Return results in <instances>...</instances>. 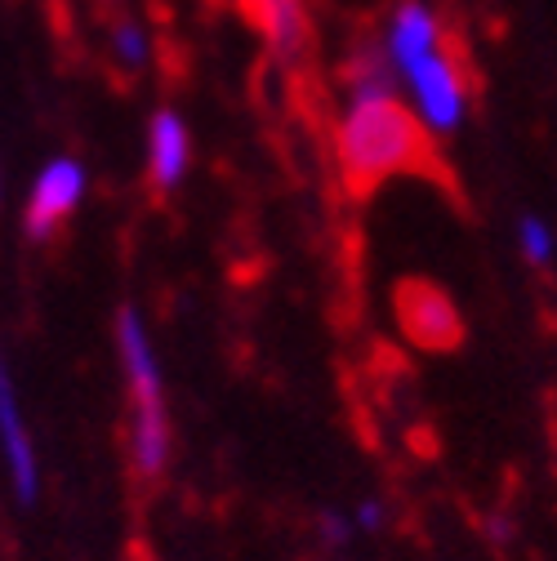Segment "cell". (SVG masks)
I'll use <instances>...</instances> for the list:
<instances>
[{
	"label": "cell",
	"instance_id": "12",
	"mask_svg": "<svg viewBox=\"0 0 557 561\" xmlns=\"http://www.w3.org/2000/svg\"><path fill=\"white\" fill-rule=\"evenodd\" d=\"M321 535L330 543H348L353 539V517H339V513H321Z\"/></svg>",
	"mask_w": 557,
	"mask_h": 561
},
{
	"label": "cell",
	"instance_id": "11",
	"mask_svg": "<svg viewBox=\"0 0 557 561\" xmlns=\"http://www.w3.org/2000/svg\"><path fill=\"white\" fill-rule=\"evenodd\" d=\"M112 49H116V62L129 67V72L148 67V58H152V41L138 23H116L112 27Z\"/></svg>",
	"mask_w": 557,
	"mask_h": 561
},
{
	"label": "cell",
	"instance_id": "5",
	"mask_svg": "<svg viewBox=\"0 0 557 561\" xmlns=\"http://www.w3.org/2000/svg\"><path fill=\"white\" fill-rule=\"evenodd\" d=\"M0 450H5V463H10V481H14V495L23 508L36 504L41 495V463H36V446H32V433L23 424V401H19V383L0 357Z\"/></svg>",
	"mask_w": 557,
	"mask_h": 561
},
{
	"label": "cell",
	"instance_id": "2",
	"mask_svg": "<svg viewBox=\"0 0 557 561\" xmlns=\"http://www.w3.org/2000/svg\"><path fill=\"white\" fill-rule=\"evenodd\" d=\"M116 347H121V370L129 379L134 401V424H129V459L134 472L157 481L170 463V414H166V388H161V362L148 334V321L134 308L116 312Z\"/></svg>",
	"mask_w": 557,
	"mask_h": 561
},
{
	"label": "cell",
	"instance_id": "4",
	"mask_svg": "<svg viewBox=\"0 0 557 561\" xmlns=\"http://www.w3.org/2000/svg\"><path fill=\"white\" fill-rule=\"evenodd\" d=\"M86 196V165L77 157H54L45 161V170L32 183L27 209H23V232L27 241H49L58 232V224L72 215Z\"/></svg>",
	"mask_w": 557,
	"mask_h": 561
},
{
	"label": "cell",
	"instance_id": "6",
	"mask_svg": "<svg viewBox=\"0 0 557 561\" xmlns=\"http://www.w3.org/2000/svg\"><path fill=\"white\" fill-rule=\"evenodd\" d=\"M397 317H401V330L420 347H433L437 353V347L459 343V317L437 286H424V280L401 286L397 290Z\"/></svg>",
	"mask_w": 557,
	"mask_h": 561
},
{
	"label": "cell",
	"instance_id": "3",
	"mask_svg": "<svg viewBox=\"0 0 557 561\" xmlns=\"http://www.w3.org/2000/svg\"><path fill=\"white\" fill-rule=\"evenodd\" d=\"M410 85V103H414V121L429 134H455L468 116V85L459 77V67L446 49L424 54L420 62H410L397 77Z\"/></svg>",
	"mask_w": 557,
	"mask_h": 561
},
{
	"label": "cell",
	"instance_id": "7",
	"mask_svg": "<svg viewBox=\"0 0 557 561\" xmlns=\"http://www.w3.org/2000/svg\"><path fill=\"white\" fill-rule=\"evenodd\" d=\"M433 49H442V19L424 0H401L384 36V58L393 62V72L401 77L410 62H420Z\"/></svg>",
	"mask_w": 557,
	"mask_h": 561
},
{
	"label": "cell",
	"instance_id": "9",
	"mask_svg": "<svg viewBox=\"0 0 557 561\" xmlns=\"http://www.w3.org/2000/svg\"><path fill=\"white\" fill-rule=\"evenodd\" d=\"M259 19L272 36V45L286 58H295L304 49L308 36V19H304V0H259Z\"/></svg>",
	"mask_w": 557,
	"mask_h": 561
},
{
	"label": "cell",
	"instance_id": "1",
	"mask_svg": "<svg viewBox=\"0 0 557 561\" xmlns=\"http://www.w3.org/2000/svg\"><path fill=\"white\" fill-rule=\"evenodd\" d=\"M339 165L353 187H375L393 174L433 165L429 134L397 94L353 99L339 121Z\"/></svg>",
	"mask_w": 557,
	"mask_h": 561
},
{
	"label": "cell",
	"instance_id": "8",
	"mask_svg": "<svg viewBox=\"0 0 557 561\" xmlns=\"http://www.w3.org/2000/svg\"><path fill=\"white\" fill-rule=\"evenodd\" d=\"M187 161H192V134H187V121L174 112V107H161L148 125V170H152V183L161 192H174L187 174Z\"/></svg>",
	"mask_w": 557,
	"mask_h": 561
},
{
	"label": "cell",
	"instance_id": "13",
	"mask_svg": "<svg viewBox=\"0 0 557 561\" xmlns=\"http://www.w3.org/2000/svg\"><path fill=\"white\" fill-rule=\"evenodd\" d=\"M379 526H384V504H379V500L357 504V513H353V530H379Z\"/></svg>",
	"mask_w": 557,
	"mask_h": 561
},
{
	"label": "cell",
	"instance_id": "10",
	"mask_svg": "<svg viewBox=\"0 0 557 561\" xmlns=\"http://www.w3.org/2000/svg\"><path fill=\"white\" fill-rule=\"evenodd\" d=\"M518 245H522V259H526L531 267H548L553 254H557L553 228H548L539 215H522V219H518Z\"/></svg>",
	"mask_w": 557,
	"mask_h": 561
}]
</instances>
